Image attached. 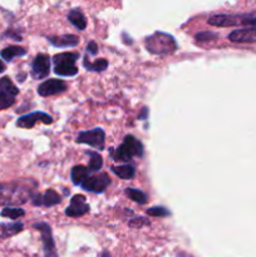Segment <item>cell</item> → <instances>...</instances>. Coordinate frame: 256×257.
Returning <instances> with one entry per match:
<instances>
[{
    "label": "cell",
    "instance_id": "6da1fadb",
    "mask_svg": "<svg viewBox=\"0 0 256 257\" xmlns=\"http://www.w3.org/2000/svg\"><path fill=\"white\" fill-rule=\"evenodd\" d=\"M33 191L19 183H0V206L24 205Z\"/></svg>",
    "mask_w": 256,
    "mask_h": 257
},
{
    "label": "cell",
    "instance_id": "7a4b0ae2",
    "mask_svg": "<svg viewBox=\"0 0 256 257\" xmlns=\"http://www.w3.org/2000/svg\"><path fill=\"white\" fill-rule=\"evenodd\" d=\"M145 45L150 53L156 55L171 54L177 49V43L174 36L162 31H156L152 35L147 36Z\"/></svg>",
    "mask_w": 256,
    "mask_h": 257
},
{
    "label": "cell",
    "instance_id": "3957f363",
    "mask_svg": "<svg viewBox=\"0 0 256 257\" xmlns=\"http://www.w3.org/2000/svg\"><path fill=\"white\" fill-rule=\"evenodd\" d=\"M143 152H145V149H143V144L141 143V141H138L136 137L128 134V136L124 137L123 143L116 151H111V154L114 161L130 162L133 157H142Z\"/></svg>",
    "mask_w": 256,
    "mask_h": 257
},
{
    "label": "cell",
    "instance_id": "277c9868",
    "mask_svg": "<svg viewBox=\"0 0 256 257\" xmlns=\"http://www.w3.org/2000/svg\"><path fill=\"white\" fill-rule=\"evenodd\" d=\"M79 58L78 53H60L53 57L54 63V73L60 77H73L78 73V68L75 67V62Z\"/></svg>",
    "mask_w": 256,
    "mask_h": 257
},
{
    "label": "cell",
    "instance_id": "5b68a950",
    "mask_svg": "<svg viewBox=\"0 0 256 257\" xmlns=\"http://www.w3.org/2000/svg\"><path fill=\"white\" fill-rule=\"evenodd\" d=\"M210 25L215 26H256V18L244 15H228V14H220L209 18Z\"/></svg>",
    "mask_w": 256,
    "mask_h": 257
},
{
    "label": "cell",
    "instance_id": "8992f818",
    "mask_svg": "<svg viewBox=\"0 0 256 257\" xmlns=\"http://www.w3.org/2000/svg\"><path fill=\"white\" fill-rule=\"evenodd\" d=\"M19 93L18 88L14 85L9 77L0 79V111L8 109L15 103V95Z\"/></svg>",
    "mask_w": 256,
    "mask_h": 257
},
{
    "label": "cell",
    "instance_id": "52a82bcc",
    "mask_svg": "<svg viewBox=\"0 0 256 257\" xmlns=\"http://www.w3.org/2000/svg\"><path fill=\"white\" fill-rule=\"evenodd\" d=\"M33 227L38 230L41 235V242H43V250H44L45 257H58L57 249H55L54 239H53L52 229L47 222H38L34 224Z\"/></svg>",
    "mask_w": 256,
    "mask_h": 257
},
{
    "label": "cell",
    "instance_id": "ba28073f",
    "mask_svg": "<svg viewBox=\"0 0 256 257\" xmlns=\"http://www.w3.org/2000/svg\"><path fill=\"white\" fill-rule=\"evenodd\" d=\"M104 138L106 133L102 128H93L91 131H84L78 133L75 142L77 143L88 144V146L94 147V148L103 149L104 148Z\"/></svg>",
    "mask_w": 256,
    "mask_h": 257
},
{
    "label": "cell",
    "instance_id": "9c48e42d",
    "mask_svg": "<svg viewBox=\"0 0 256 257\" xmlns=\"http://www.w3.org/2000/svg\"><path fill=\"white\" fill-rule=\"evenodd\" d=\"M109 183H111V178L107 173H99V175L94 176H88L82 182V188L84 191H88V192L93 193H102L106 191V188L108 187Z\"/></svg>",
    "mask_w": 256,
    "mask_h": 257
},
{
    "label": "cell",
    "instance_id": "30bf717a",
    "mask_svg": "<svg viewBox=\"0 0 256 257\" xmlns=\"http://www.w3.org/2000/svg\"><path fill=\"white\" fill-rule=\"evenodd\" d=\"M50 59L47 54H38L31 63V75L34 79H44L49 75Z\"/></svg>",
    "mask_w": 256,
    "mask_h": 257
},
{
    "label": "cell",
    "instance_id": "8fae6325",
    "mask_svg": "<svg viewBox=\"0 0 256 257\" xmlns=\"http://www.w3.org/2000/svg\"><path fill=\"white\" fill-rule=\"evenodd\" d=\"M36 122H43L44 124H50L53 123V118L49 114L44 113V112H33V113L25 114V116H21L20 118H18L16 126L20 127V128L30 129L35 126Z\"/></svg>",
    "mask_w": 256,
    "mask_h": 257
},
{
    "label": "cell",
    "instance_id": "7c38bea8",
    "mask_svg": "<svg viewBox=\"0 0 256 257\" xmlns=\"http://www.w3.org/2000/svg\"><path fill=\"white\" fill-rule=\"evenodd\" d=\"M89 212V205L85 202V197L75 195L70 198V205L65 210V215L69 217H80Z\"/></svg>",
    "mask_w": 256,
    "mask_h": 257
},
{
    "label": "cell",
    "instance_id": "4fadbf2b",
    "mask_svg": "<svg viewBox=\"0 0 256 257\" xmlns=\"http://www.w3.org/2000/svg\"><path fill=\"white\" fill-rule=\"evenodd\" d=\"M67 90V84L60 79H48L38 87V93L41 97L60 94Z\"/></svg>",
    "mask_w": 256,
    "mask_h": 257
},
{
    "label": "cell",
    "instance_id": "5bb4252c",
    "mask_svg": "<svg viewBox=\"0 0 256 257\" xmlns=\"http://www.w3.org/2000/svg\"><path fill=\"white\" fill-rule=\"evenodd\" d=\"M229 40L234 43H253L256 41V26H248L245 29H238L230 33Z\"/></svg>",
    "mask_w": 256,
    "mask_h": 257
},
{
    "label": "cell",
    "instance_id": "9a60e30c",
    "mask_svg": "<svg viewBox=\"0 0 256 257\" xmlns=\"http://www.w3.org/2000/svg\"><path fill=\"white\" fill-rule=\"evenodd\" d=\"M48 40L58 48H72V46H77L79 44V36L67 34V35L59 36H48Z\"/></svg>",
    "mask_w": 256,
    "mask_h": 257
},
{
    "label": "cell",
    "instance_id": "2e32d148",
    "mask_svg": "<svg viewBox=\"0 0 256 257\" xmlns=\"http://www.w3.org/2000/svg\"><path fill=\"white\" fill-rule=\"evenodd\" d=\"M26 54V49L23 46L18 45H10L6 46L5 49L0 51V57L3 58L5 62H11L15 57H21V55Z\"/></svg>",
    "mask_w": 256,
    "mask_h": 257
},
{
    "label": "cell",
    "instance_id": "e0dca14e",
    "mask_svg": "<svg viewBox=\"0 0 256 257\" xmlns=\"http://www.w3.org/2000/svg\"><path fill=\"white\" fill-rule=\"evenodd\" d=\"M112 172L116 176H118L122 180H132L136 175V168L132 165H122V166H113Z\"/></svg>",
    "mask_w": 256,
    "mask_h": 257
},
{
    "label": "cell",
    "instance_id": "ac0fdd59",
    "mask_svg": "<svg viewBox=\"0 0 256 257\" xmlns=\"http://www.w3.org/2000/svg\"><path fill=\"white\" fill-rule=\"evenodd\" d=\"M89 176V170L84 166H74L70 171V177H72V182L74 185H82L83 181Z\"/></svg>",
    "mask_w": 256,
    "mask_h": 257
},
{
    "label": "cell",
    "instance_id": "d6986e66",
    "mask_svg": "<svg viewBox=\"0 0 256 257\" xmlns=\"http://www.w3.org/2000/svg\"><path fill=\"white\" fill-rule=\"evenodd\" d=\"M68 20L73 24L77 29L79 30H84L87 28V20H85L84 15L82 14V11L78 10V9H73L68 14Z\"/></svg>",
    "mask_w": 256,
    "mask_h": 257
},
{
    "label": "cell",
    "instance_id": "ffe728a7",
    "mask_svg": "<svg viewBox=\"0 0 256 257\" xmlns=\"http://www.w3.org/2000/svg\"><path fill=\"white\" fill-rule=\"evenodd\" d=\"M83 65L87 70H91V72H103L108 68V60L106 59H97L96 62H89L88 57H84L83 59Z\"/></svg>",
    "mask_w": 256,
    "mask_h": 257
},
{
    "label": "cell",
    "instance_id": "44dd1931",
    "mask_svg": "<svg viewBox=\"0 0 256 257\" xmlns=\"http://www.w3.org/2000/svg\"><path fill=\"white\" fill-rule=\"evenodd\" d=\"M1 227V236L3 237H10L14 235L19 234L20 231H23L24 225L21 222H14V224H3L0 225Z\"/></svg>",
    "mask_w": 256,
    "mask_h": 257
},
{
    "label": "cell",
    "instance_id": "7402d4cb",
    "mask_svg": "<svg viewBox=\"0 0 256 257\" xmlns=\"http://www.w3.org/2000/svg\"><path fill=\"white\" fill-rule=\"evenodd\" d=\"M60 201H62V198L54 190H48L44 195H41V206H45V207H52V206L58 205V203H60Z\"/></svg>",
    "mask_w": 256,
    "mask_h": 257
},
{
    "label": "cell",
    "instance_id": "603a6c76",
    "mask_svg": "<svg viewBox=\"0 0 256 257\" xmlns=\"http://www.w3.org/2000/svg\"><path fill=\"white\" fill-rule=\"evenodd\" d=\"M124 192H126V195L128 196L131 200L135 201V202H137V203H140V205H145V203L148 201L147 195H146L145 192H142V191L137 190V188L128 187V188H126Z\"/></svg>",
    "mask_w": 256,
    "mask_h": 257
},
{
    "label": "cell",
    "instance_id": "cb8c5ba5",
    "mask_svg": "<svg viewBox=\"0 0 256 257\" xmlns=\"http://www.w3.org/2000/svg\"><path fill=\"white\" fill-rule=\"evenodd\" d=\"M0 215H1L3 217H8V219H11V220H18L25 215V211H24L23 209H18V207H10V206H6L5 209L1 210Z\"/></svg>",
    "mask_w": 256,
    "mask_h": 257
},
{
    "label": "cell",
    "instance_id": "d4e9b609",
    "mask_svg": "<svg viewBox=\"0 0 256 257\" xmlns=\"http://www.w3.org/2000/svg\"><path fill=\"white\" fill-rule=\"evenodd\" d=\"M88 156L91 157L88 165L89 172H98L102 168V166H103V160H102V157L98 153H96V152H88Z\"/></svg>",
    "mask_w": 256,
    "mask_h": 257
},
{
    "label": "cell",
    "instance_id": "484cf974",
    "mask_svg": "<svg viewBox=\"0 0 256 257\" xmlns=\"http://www.w3.org/2000/svg\"><path fill=\"white\" fill-rule=\"evenodd\" d=\"M147 215L152 217H167L170 216L171 212L167 209H165V207H162V206H160V207H151V209H148Z\"/></svg>",
    "mask_w": 256,
    "mask_h": 257
},
{
    "label": "cell",
    "instance_id": "4316f807",
    "mask_svg": "<svg viewBox=\"0 0 256 257\" xmlns=\"http://www.w3.org/2000/svg\"><path fill=\"white\" fill-rule=\"evenodd\" d=\"M218 34L211 33V31H202V33H199L196 35V39L199 41H209V40H215L218 39Z\"/></svg>",
    "mask_w": 256,
    "mask_h": 257
},
{
    "label": "cell",
    "instance_id": "83f0119b",
    "mask_svg": "<svg viewBox=\"0 0 256 257\" xmlns=\"http://www.w3.org/2000/svg\"><path fill=\"white\" fill-rule=\"evenodd\" d=\"M151 222L148 220H146L145 217H137V219H133L130 221V226L135 227V229H141L142 226H150Z\"/></svg>",
    "mask_w": 256,
    "mask_h": 257
},
{
    "label": "cell",
    "instance_id": "f1b7e54d",
    "mask_svg": "<svg viewBox=\"0 0 256 257\" xmlns=\"http://www.w3.org/2000/svg\"><path fill=\"white\" fill-rule=\"evenodd\" d=\"M87 51L91 55L98 54V45H97L96 41H89L88 45H87Z\"/></svg>",
    "mask_w": 256,
    "mask_h": 257
},
{
    "label": "cell",
    "instance_id": "f546056e",
    "mask_svg": "<svg viewBox=\"0 0 256 257\" xmlns=\"http://www.w3.org/2000/svg\"><path fill=\"white\" fill-rule=\"evenodd\" d=\"M147 113H148L147 107H143L142 111H141V113H140V116H138V118H140V119H146V118H147Z\"/></svg>",
    "mask_w": 256,
    "mask_h": 257
},
{
    "label": "cell",
    "instance_id": "4dcf8cb0",
    "mask_svg": "<svg viewBox=\"0 0 256 257\" xmlns=\"http://www.w3.org/2000/svg\"><path fill=\"white\" fill-rule=\"evenodd\" d=\"M5 69H6L5 64H4V63L1 62V60H0V74H1V73L5 72Z\"/></svg>",
    "mask_w": 256,
    "mask_h": 257
},
{
    "label": "cell",
    "instance_id": "1f68e13d",
    "mask_svg": "<svg viewBox=\"0 0 256 257\" xmlns=\"http://www.w3.org/2000/svg\"><path fill=\"white\" fill-rule=\"evenodd\" d=\"M102 257H111V255H109V252L104 251L103 254H102Z\"/></svg>",
    "mask_w": 256,
    "mask_h": 257
}]
</instances>
